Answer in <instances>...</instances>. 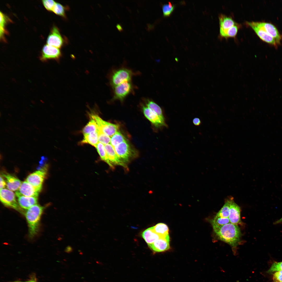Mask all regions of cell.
I'll use <instances>...</instances> for the list:
<instances>
[{"mask_svg": "<svg viewBox=\"0 0 282 282\" xmlns=\"http://www.w3.org/2000/svg\"><path fill=\"white\" fill-rule=\"evenodd\" d=\"M213 227L219 239L232 246L238 244L241 234L240 228L237 225L230 223L222 226Z\"/></svg>", "mask_w": 282, "mask_h": 282, "instance_id": "cell-1", "label": "cell"}, {"mask_svg": "<svg viewBox=\"0 0 282 282\" xmlns=\"http://www.w3.org/2000/svg\"><path fill=\"white\" fill-rule=\"evenodd\" d=\"M44 207L37 204L27 209L25 216L29 228V236L33 237L38 232L40 221Z\"/></svg>", "mask_w": 282, "mask_h": 282, "instance_id": "cell-2", "label": "cell"}, {"mask_svg": "<svg viewBox=\"0 0 282 282\" xmlns=\"http://www.w3.org/2000/svg\"><path fill=\"white\" fill-rule=\"evenodd\" d=\"M135 73L131 70L125 67L115 70L110 77V85L113 87L124 82L131 81Z\"/></svg>", "mask_w": 282, "mask_h": 282, "instance_id": "cell-3", "label": "cell"}, {"mask_svg": "<svg viewBox=\"0 0 282 282\" xmlns=\"http://www.w3.org/2000/svg\"><path fill=\"white\" fill-rule=\"evenodd\" d=\"M114 148L120 159L126 164L132 159L135 158L137 156L136 152L132 148L127 140Z\"/></svg>", "mask_w": 282, "mask_h": 282, "instance_id": "cell-4", "label": "cell"}, {"mask_svg": "<svg viewBox=\"0 0 282 282\" xmlns=\"http://www.w3.org/2000/svg\"><path fill=\"white\" fill-rule=\"evenodd\" d=\"M112 101L119 100L122 102L125 99L133 92L134 86L131 81H126L113 87Z\"/></svg>", "mask_w": 282, "mask_h": 282, "instance_id": "cell-5", "label": "cell"}, {"mask_svg": "<svg viewBox=\"0 0 282 282\" xmlns=\"http://www.w3.org/2000/svg\"><path fill=\"white\" fill-rule=\"evenodd\" d=\"M91 119L95 120L99 127L104 134L110 137L118 131L119 125L105 121L97 115L90 114Z\"/></svg>", "mask_w": 282, "mask_h": 282, "instance_id": "cell-6", "label": "cell"}, {"mask_svg": "<svg viewBox=\"0 0 282 282\" xmlns=\"http://www.w3.org/2000/svg\"><path fill=\"white\" fill-rule=\"evenodd\" d=\"M0 199L2 203L6 206L21 212L20 206L16 201L15 194L12 191L5 189H1Z\"/></svg>", "mask_w": 282, "mask_h": 282, "instance_id": "cell-7", "label": "cell"}, {"mask_svg": "<svg viewBox=\"0 0 282 282\" xmlns=\"http://www.w3.org/2000/svg\"><path fill=\"white\" fill-rule=\"evenodd\" d=\"M61 55V52L59 48L46 44L42 48L39 59L43 62H46L51 59L58 61Z\"/></svg>", "mask_w": 282, "mask_h": 282, "instance_id": "cell-8", "label": "cell"}, {"mask_svg": "<svg viewBox=\"0 0 282 282\" xmlns=\"http://www.w3.org/2000/svg\"><path fill=\"white\" fill-rule=\"evenodd\" d=\"M46 174V167L42 168L30 174L26 181L34 187L41 189Z\"/></svg>", "mask_w": 282, "mask_h": 282, "instance_id": "cell-9", "label": "cell"}, {"mask_svg": "<svg viewBox=\"0 0 282 282\" xmlns=\"http://www.w3.org/2000/svg\"><path fill=\"white\" fill-rule=\"evenodd\" d=\"M142 107L144 115L155 127L159 128L167 126L164 119L160 117L146 106L143 105Z\"/></svg>", "mask_w": 282, "mask_h": 282, "instance_id": "cell-10", "label": "cell"}, {"mask_svg": "<svg viewBox=\"0 0 282 282\" xmlns=\"http://www.w3.org/2000/svg\"><path fill=\"white\" fill-rule=\"evenodd\" d=\"M41 190L34 187L25 181L22 183L19 189L16 192L15 194L16 196L38 197Z\"/></svg>", "mask_w": 282, "mask_h": 282, "instance_id": "cell-11", "label": "cell"}, {"mask_svg": "<svg viewBox=\"0 0 282 282\" xmlns=\"http://www.w3.org/2000/svg\"><path fill=\"white\" fill-rule=\"evenodd\" d=\"M47 44L55 47H61L63 43V40L58 28L56 26H53L47 38Z\"/></svg>", "mask_w": 282, "mask_h": 282, "instance_id": "cell-12", "label": "cell"}, {"mask_svg": "<svg viewBox=\"0 0 282 282\" xmlns=\"http://www.w3.org/2000/svg\"><path fill=\"white\" fill-rule=\"evenodd\" d=\"M169 234L161 237L153 243L148 244L149 247L155 252H161L169 249Z\"/></svg>", "mask_w": 282, "mask_h": 282, "instance_id": "cell-13", "label": "cell"}, {"mask_svg": "<svg viewBox=\"0 0 282 282\" xmlns=\"http://www.w3.org/2000/svg\"><path fill=\"white\" fill-rule=\"evenodd\" d=\"M105 149L108 160L114 166L119 165L128 170L127 165L124 163L116 154L114 147L110 144L104 145Z\"/></svg>", "mask_w": 282, "mask_h": 282, "instance_id": "cell-14", "label": "cell"}, {"mask_svg": "<svg viewBox=\"0 0 282 282\" xmlns=\"http://www.w3.org/2000/svg\"><path fill=\"white\" fill-rule=\"evenodd\" d=\"M248 25L251 27L259 37L263 41L276 46L275 39L269 34L263 28L255 25L253 21L247 22Z\"/></svg>", "mask_w": 282, "mask_h": 282, "instance_id": "cell-15", "label": "cell"}, {"mask_svg": "<svg viewBox=\"0 0 282 282\" xmlns=\"http://www.w3.org/2000/svg\"><path fill=\"white\" fill-rule=\"evenodd\" d=\"M256 25L263 28L275 40L277 44H279L282 38L280 35L275 26L267 22L253 21Z\"/></svg>", "mask_w": 282, "mask_h": 282, "instance_id": "cell-16", "label": "cell"}, {"mask_svg": "<svg viewBox=\"0 0 282 282\" xmlns=\"http://www.w3.org/2000/svg\"><path fill=\"white\" fill-rule=\"evenodd\" d=\"M240 207L234 202L233 197H230L228 218L231 223L237 225L240 223Z\"/></svg>", "mask_w": 282, "mask_h": 282, "instance_id": "cell-17", "label": "cell"}, {"mask_svg": "<svg viewBox=\"0 0 282 282\" xmlns=\"http://www.w3.org/2000/svg\"><path fill=\"white\" fill-rule=\"evenodd\" d=\"M220 34L223 37L226 32L234 26L237 24L231 17L221 14L219 16Z\"/></svg>", "mask_w": 282, "mask_h": 282, "instance_id": "cell-18", "label": "cell"}, {"mask_svg": "<svg viewBox=\"0 0 282 282\" xmlns=\"http://www.w3.org/2000/svg\"><path fill=\"white\" fill-rule=\"evenodd\" d=\"M2 176L5 179L6 186L8 190L14 191L19 189L22 183L19 179L8 174H3Z\"/></svg>", "mask_w": 282, "mask_h": 282, "instance_id": "cell-19", "label": "cell"}, {"mask_svg": "<svg viewBox=\"0 0 282 282\" xmlns=\"http://www.w3.org/2000/svg\"><path fill=\"white\" fill-rule=\"evenodd\" d=\"M18 204L22 209H27L32 206L37 204L38 197H27L17 195Z\"/></svg>", "mask_w": 282, "mask_h": 282, "instance_id": "cell-20", "label": "cell"}, {"mask_svg": "<svg viewBox=\"0 0 282 282\" xmlns=\"http://www.w3.org/2000/svg\"><path fill=\"white\" fill-rule=\"evenodd\" d=\"M142 236L148 244L153 243L160 237L154 231L153 227L148 228L143 231Z\"/></svg>", "mask_w": 282, "mask_h": 282, "instance_id": "cell-21", "label": "cell"}, {"mask_svg": "<svg viewBox=\"0 0 282 282\" xmlns=\"http://www.w3.org/2000/svg\"><path fill=\"white\" fill-rule=\"evenodd\" d=\"M99 154L101 159L106 162L112 169H114V166L110 162L107 157L104 145L99 142L95 147Z\"/></svg>", "mask_w": 282, "mask_h": 282, "instance_id": "cell-22", "label": "cell"}, {"mask_svg": "<svg viewBox=\"0 0 282 282\" xmlns=\"http://www.w3.org/2000/svg\"><path fill=\"white\" fill-rule=\"evenodd\" d=\"M83 139L81 142L83 143H88L96 147L99 142L97 132L89 134H84Z\"/></svg>", "mask_w": 282, "mask_h": 282, "instance_id": "cell-23", "label": "cell"}, {"mask_svg": "<svg viewBox=\"0 0 282 282\" xmlns=\"http://www.w3.org/2000/svg\"><path fill=\"white\" fill-rule=\"evenodd\" d=\"M146 105L161 118L164 119L161 108L153 101L149 99H145Z\"/></svg>", "mask_w": 282, "mask_h": 282, "instance_id": "cell-24", "label": "cell"}, {"mask_svg": "<svg viewBox=\"0 0 282 282\" xmlns=\"http://www.w3.org/2000/svg\"><path fill=\"white\" fill-rule=\"evenodd\" d=\"M0 37L1 39L4 40V35L7 32L5 29L7 23L10 21L9 17L2 12H0Z\"/></svg>", "mask_w": 282, "mask_h": 282, "instance_id": "cell-25", "label": "cell"}, {"mask_svg": "<svg viewBox=\"0 0 282 282\" xmlns=\"http://www.w3.org/2000/svg\"><path fill=\"white\" fill-rule=\"evenodd\" d=\"M153 227L154 231L160 237H164L168 234V227L164 223H158Z\"/></svg>", "mask_w": 282, "mask_h": 282, "instance_id": "cell-26", "label": "cell"}, {"mask_svg": "<svg viewBox=\"0 0 282 282\" xmlns=\"http://www.w3.org/2000/svg\"><path fill=\"white\" fill-rule=\"evenodd\" d=\"M230 197H228L225 201V203L216 216L223 218H228L230 208Z\"/></svg>", "mask_w": 282, "mask_h": 282, "instance_id": "cell-27", "label": "cell"}, {"mask_svg": "<svg viewBox=\"0 0 282 282\" xmlns=\"http://www.w3.org/2000/svg\"><path fill=\"white\" fill-rule=\"evenodd\" d=\"M99 127L95 121L91 119V120L84 127L83 130L84 135L90 134L97 132Z\"/></svg>", "mask_w": 282, "mask_h": 282, "instance_id": "cell-28", "label": "cell"}, {"mask_svg": "<svg viewBox=\"0 0 282 282\" xmlns=\"http://www.w3.org/2000/svg\"><path fill=\"white\" fill-rule=\"evenodd\" d=\"M126 140L124 136L119 131H118L111 137L110 144L114 147Z\"/></svg>", "mask_w": 282, "mask_h": 282, "instance_id": "cell-29", "label": "cell"}, {"mask_svg": "<svg viewBox=\"0 0 282 282\" xmlns=\"http://www.w3.org/2000/svg\"><path fill=\"white\" fill-rule=\"evenodd\" d=\"M213 226H220L230 223L228 218L215 216L210 221Z\"/></svg>", "mask_w": 282, "mask_h": 282, "instance_id": "cell-30", "label": "cell"}, {"mask_svg": "<svg viewBox=\"0 0 282 282\" xmlns=\"http://www.w3.org/2000/svg\"><path fill=\"white\" fill-rule=\"evenodd\" d=\"M97 132L99 142L104 145L110 143L111 137L103 133L99 127Z\"/></svg>", "mask_w": 282, "mask_h": 282, "instance_id": "cell-31", "label": "cell"}, {"mask_svg": "<svg viewBox=\"0 0 282 282\" xmlns=\"http://www.w3.org/2000/svg\"><path fill=\"white\" fill-rule=\"evenodd\" d=\"M52 11L56 15L65 17V7L59 3H56Z\"/></svg>", "mask_w": 282, "mask_h": 282, "instance_id": "cell-32", "label": "cell"}, {"mask_svg": "<svg viewBox=\"0 0 282 282\" xmlns=\"http://www.w3.org/2000/svg\"><path fill=\"white\" fill-rule=\"evenodd\" d=\"M175 8V5L173 4L172 6H170L168 4H164L162 6L163 16L164 17L169 16L173 12Z\"/></svg>", "mask_w": 282, "mask_h": 282, "instance_id": "cell-33", "label": "cell"}, {"mask_svg": "<svg viewBox=\"0 0 282 282\" xmlns=\"http://www.w3.org/2000/svg\"><path fill=\"white\" fill-rule=\"evenodd\" d=\"M280 271H282V261L274 262L267 272L269 273Z\"/></svg>", "mask_w": 282, "mask_h": 282, "instance_id": "cell-34", "label": "cell"}, {"mask_svg": "<svg viewBox=\"0 0 282 282\" xmlns=\"http://www.w3.org/2000/svg\"><path fill=\"white\" fill-rule=\"evenodd\" d=\"M42 1L45 8L47 10L50 11H52L56 3L52 0H43Z\"/></svg>", "mask_w": 282, "mask_h": 282, "instance_id": "cell-35", "label": "cell"}, {"mask_svg": "<svg viewBox=\"0 0 282 282\" xmlns=\"http://www.w3.org/2000/svg\"><path fill=\"white\" fill-rule=\"evenodd\" d=\"M273 279L274 282H282V271L275 272L273 275Z\"/></svg>", "mask_w": 282, "mask_h": 282, "instance_id": "cell-36", "label": "cell"}, {"mask_svg": "<svg viewBox=\"0 0 282 282\" xmlns=\"http://www.w3.org/2000/svg\"><path fill=\"white\" fill-rule=\"evenodd\" d=\"M6 186V184L5 182L2 177L1 175L0 176V188L1 189H4Z\"/></svg>", "mask_w": 282, "mask_h": 282, "instance_id": "cell-37", "label": "cell"}, {"mask_svg": "<svg viewBox=\"0 0 282 282\" xmlns=\"http://www.w3.org/2000/svg\"><path fill=\"white\" fill-rule=\"evenodd\" d=\"M193 122L195 125L198 126L201 124V122L199 118H196L193 119Z\"/></svg>", "mask_w": 282, "mask_h": 282, "instance_id": "cell-38", "label": "cell"}, {"mask_svg": "<svg viewBox=\"0 0 282 282\" xmlns=\"http://www.w3.org/2000/svg\"><path fill=\"white\" fill-rule=\"evenodd\" d=\"M73 251V248L70 246L68 245L67 246L65 249V252L67 253H70L72 252Z\"/></svg>", "mask_w": 282, "mask_h": 282, "instance_id": "cell-39", "label": "cell"}, {"mask_svg": "<svg viewBox=\"0 0 282 282\" xmlns=\"http://www.w3.org/2000/svg\"><path fill=\"white\" fill-rule=\"evenodd\" d=\"M116 27L118 30L120 32L123 31V29L121 25L120 24H118L116 25Z\"/></svg>", "mask_w": 282, "mask_h": 282, "instance_id": "cell-40", "label": "cell"}, {"mask_svg": "<svg viewBox=\"0 0 282 282\" xmlns=\"http://www.w3.org/2000/svg\"><path fill=\"white\" fill-rule=\"evenodd\" d=\"M274 224H282V217L276 221L274 222Z\"/></svg>", "mask_w": 282, "mask_h": 282, "instance_id": "cell-41", "label": "cell"}, {"mask_svg": "<svg viewBox=\"0 0 282 282\" xmlns=\"http://www.w3.org/2000/svg\"><path fill=\"white\" fill-rule=\"evenodd\" d=\"M19 282H36V281L33 280H30L26 281H19Z\"/></svg>", "mask_w": 282, "mask_h": 282, "instance_id": "cell-42", "label": "cell"}, {"mask_svg": "<svg viewBox=\"0 0 282 282\" xmlns=\"http://www.w3.org/2000/svg\"><path fill=\"white\" fill-rule=\"evenodd\" d=\"M14 282H19V281H15Z\"/></svg>", "mask_w": 282, "mask_h": 282, "instance_id": "cell-43", "label": "cell"}]
</instances>
